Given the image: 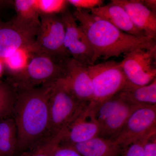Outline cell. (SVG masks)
<instances>
[{"label":"cell","mask_w":156,"mask_h":156,"mask_svg":"<svg viewBox=\"0 0 156 156\" xmlns=\"http://www.w3.org/2000/svg\"><path fill=\"white\" fill-rule=\"evenodd\" d=\"M54 83L20 89L13 114L17 151L32 150L50 137L49 101Z\"/></svg>","instance_id":"1"},{"label":"cell","mask_w":156,"mask_h":156,"mask_svg":"<svg viewBox=\"0 0 156 156\" xmlns=\"http://www.w3.org/2000/svg\"><path fill=\"white\" fill-rule=\"evenodd\" d=\"M73 14L83 29L93 50L92 65L98 58L107 60L136 49L156 50V40L123 32L88 10L76 9Z\"/></svg>","instance_id":"2"},{"label":"cell","mask_w":156,"mask_h":156,"mask_svg":"<svg viewBox=\"0 0 156 156\" xmlns=\"http://www.w3.org/2000/svg\"><path fill=\"white\" fill-rule=\"evenodd\" d=\"M92 80L93 98L90 103L95 108L119 93L128 83L120 62L108 61L87 66Z\"/></svg>","instance_id":"3"},{"label":"cell","mask_w":156,"mask_h":156,"mask_svg":"<svg viewBox=\"0 0 156 156\" xmlns=\"http://www.w3.org/2000/svg\"><path fill=\"white\" fill-rule=\"evenodd\" d=\"M64 73L63 62L47 54L36 53L25 69L13 76L12 81L14 86L19 89L33 88L54 83Z\"/></svg>","instance_id":"4"},{"label":"cell","mask_w":156,"mask_h":156,"mask_svg":"<svg viewBox=\"0 0 156 156\" xmlns=\"http://www.w3.org/2000/svg\"><path fill=\"white\" fill-rule=\"evenodd\" d=\"M87 105L77 100L60 79L54 82L49 101L50 137L69 126Z\"/></svg>","instance_id":"5"},{"label":"cell","mask_w":156,"mask_h":156,"mask_svg":"<svg viewBox=\"0 0 156 156\" xmlns=\"http://www.w3.org/2000/svg\"><path fill=\"white\" fill-rule=\"evenodd\" d=\"M40 18L34 43L36 53L47 54L62 62L71 58L65 47V29L60 17L40 14Z\"/></svg>","instance_id":"6"},{"label":"cell","mask_w":156,"mask_h":156,"mask_svg":"<svg viewBox=\"0 0 156 156\" xmlns=\"http://www.w3.org/2000/svg\"><path fill=\"white\" fill-rule=\"evenodd\" d=\"M156 50L136 49L124 54L120 62L126 80L136 86L150 83L156 76Z\"/></svg>","instance_id":"7"},{"label":"cell","mask_w":156,"mask_h":156,"mask_svg":"<svg viewBox=\"0 0 156 156\" xmlns=\"http://www.w3.org/2000/svg\"><path fill=\"white\" fill-rule=\"evenodd\" d=\"M156 130V105L136 109L128 118L122 131L114 140L123 149Z\"/></svg>","instance_id":"8"},{"label":"cell","mask_w":156,"mask_h":156,"mask_svg":"<svg viewBox=\"0 0 156 156\" xmlns=\"http://www.w3.org/2000/svg\"><path fill=\"white\" fill-rule=\"evenodd\" d=\"M60 17L65 29V47L71 58L86 66L92 65L93 50L73 13L66 11L62 13Z\"/></svg>","instance_id":"9"},{"label":"cell","mask_w":156,"mask_h":156,"mask_svg":"<svg viewBox=\"0 0 156 156\" xmlns=\"http://www.w3.org/2000/svg\"><path fill=\"white\" fill-rule=\"evenodd\" d=\"M63 65L64 75L59 79L77 100L88 104L93 98V87L87 66L71 57Z\"/></svg>","instance_id":"10"},{"label":"cell","mask_w":156,"mask_h":156,"mask_svg":"<svg viewBox=\"0 0 156 156\" xmlns=\"http://www.w3.org/2000/svg\"><path fill=\"white\" fill-rule=\"evenodd\" d=\"M95 113V108L88 104L68 126L66 136L62 143L74 144L98 136L100 126Z\"/></svg>","instance_id":"11"},{"label":"cell","mask_w":156,"mask_h":156,"mask_svg":"<svg viewBox=\"0 0 156 156\" xmlns=\"http://www.w3.org/2000/svg\"><path fill=\"white\" fill-rule=\"evenodd\" d=\"M126 10L137 29L149 38L156 40V14L147 9L140 0H113Z\"/></svg>","instance_id":"12"},{"label":"cell","mask_w":156,"mask_h":156,"mask_svg":"<svg viewBox=\"0 0 156 156\" xmlns=\"http://www.w3.org/2000/svg\"><path fill=\"white\" fill-rule=\"evenodd\" d=\"M36 36L12 22L0 28V58L9 57L20 48L34 47Z\"/></svg>","instance_id":"13"},{"label":"cell","mask_w":156,"mask_h":156,"mask_svg":"<svg viewBox=\"0 0 156 156\" xmlns=\"http://www.w3.org/2000/svg\"><path fill=\"white\" fill-rule=\"evenodd\" d=\"M90 11L92 14L105 20L123 32L140 37H146L135 27L126 10L113 0L105 5L91 9Z\"/></svg>","instance_id":"14"},{"label":"cell","mask_w":156,"mask_h":156,"mask_svg":"<svg viewBox=\"0 0 156 156\" xmlns=\"http://www.w3.org/2000/svg\"><path fill=\"white\" fill-rule=\"evenodd\" d=\"M144 106L145 105L133 103L126 101L122 106L100 125V131L98 136L110 140H115L131 114L136 109Z\"/></svg>","instance_id":"15"},{"label":"cell","mask_w":156,"mask_h":156,"mask_svg":"<svg viewBox=\"0 0 156 156\" xmlns=\"http://www.w3.org/2000/svg\"><path fill=\"white\" fill-rule=\"evenodd\" d=\"M14 5L16 16L12 22L20 28L36 35L41 25L37 0H16Z\"/></svg>","instance_id":"16"},{"label":"cell","mask_w":156,"mask_h":156,"mask_svg":"<svg viewBox=\"0 0 156 156\" xmlns=\"http://www.w3.org/2000/svg\"><path fill=\"white\" fill-rule=\"evenodd\" d=\"M70 145L82 156H123L124 153L123 148L114 140L99 136Z\"/></svg>","instance_id":"17"},{"label":"cell","mask_w":156,"mask_h":156,"mask_svg":"<svg viewBox=\"0 0 156 156\" xmlns=\"http://www.w3.org/2000/svg\"><path fill=\"white\" fill-rule=\"evenodd\" d=\"M118 94L129 102L141 105H156V79L143 86H136L127 83Z\"/></svg>","instance_id":"18"},{"label":"cell","mask_w":156,"mask_h":156,"mask_svg":"<svg viewBox=\"0 0 156 156\" xmlns=\"http://www.w3.org/2000/svg\"><path fill=\"white\" fill-rule=\"evenodd\" d=\"M17 129L14 120L0 122V156H14L17 151Z\"/></svg>","instance_id":"19"},{"label":"cell","mask_w":156,"mask_h":156,"mask_svg":"<svg viewBox=\"0 0 156 156\" xmlns=\"http://www.w3.org/2000/svg\"><path fill=\"white\" fill-rule=\"evenodd\" d=\"M34 53V46L18 49L11 56L3 59L4 66L13 76H17L25 69Z\"/></svg>","instance_id":"20"},{"label":"cell","mask_w":156,"mask_h":156,"mask_svg":"<svg viewBox=\"0 0 156 156\" xmlns=\"http://www.w3.org/2000/svg\"><path fill=\"white\" fill-rule=\"evenodd\" d=\"M16 95L13 86L0 83V119L13 114Z\"/></svg>","instance_id":"21"},{"label":"cell","mask_w":156,"mask_h":156,"mask_svg":"<svg viewBox=\"0 0 156 156\" xmlns=\"http://www.w3.org/2000/svg\"><path fill=\"white\" fill-rule=\"evenodd\" d=\"M66 127L30 151L27 156H53L56 148L64 140L67 134Z\"/></svg>","instance_id":"22"},{"label":"cell","mask_w":156,"mask_h":156,"mask_svg":"<svg viewBox=\"0 0 156 156\" xmlns=\"http://www.w3.org/2000/svg\"><path fill=\"white\" fill-rule=\"evenodd\" d=\"M126 101L118 93L100 104L95 108V113L96 119L100 126Z\"/></svg>","instance_id":"23"},{"label":"cell","mask_w":156,"mask_h":156,"mask_svg":"<svg viewBox=\"0 0 156 156\" xmlns=\"http://www.w3.org/2000/svg\"><path fill=\"white\" fill-rule=\"evenodd\" d=\"M68 3L65 0H37V5L40 14L56 15L66 11Z\"/></svg>","instance_id":"24"},{"label":"cell","mask_w":156,"mask_h":156,"mask_svg":"<svg viewBox=\"0 0 156 156\" xmlns=\"http://www.w3.org/2000/svg\"><path fill=\"white\" fill-rule=\"evenodd\" d=\"M147 141V139L143 137L128 145L124 149L123 156H143L144 147Z\"/></svg>","instance_id":"25"},{"label":"cell","mask_w":156,"mask_h":156,"mask_svg":"<svg viewBox=\"0 0 156 156\" xmlns=\"http://www.w3.org/2000/svg\"><path fill=\"white\" fill-rule=\"evenodd\" d=\"M68 4L76 9L91 10L103 5L104 1L102 0H68Z\"/></svg>","instance_id":"26"},{"label":"cell","mask_w":156,"mask_h":156,"mask_svg":"<svg viewBox=\"0 0 156 156\" xmlns=\"http://www.w3.org/2000/svg\"><path fill=\"white\" fill-rule=\"evenodd\" d=\"M53 156H82L70 145L61 143L55 149Z\"/></svg>","instance_id":"27"},{"label":"cell","mask_w":156,"mask_h":156,"mask_svg":"<svg viewBox=\"0 0 156 156\" xmlns=\"http://www.w3.org/2000/svg\"><path fill=\"white\" fill-rule=\"evenodd\" d=\"M143 156H156V134L151 136L146 143Z\"/></svg>","instance_id":"28"},{"label":"cell","mask_w":156,"mask_h":156,"mask_svg":"<svg viewBox=\"0 0 156 156\" xmlns=\"http://www.w3.org/2000/svg\"><path fill=\"white\" fill-rule=\"evenodd\" d=\"M144 5L151 11L156 14V1L155 0L142 1Z\"/></svg>","instance_id":"29"},{"label":"cell","mask_w":156,"mask_h":156,"mask_svg":"<svg viewBox=\"0 0 156 156\" xmlns=\"http://www.w3.org/2000/svg\"><path fill=\"white\" fill-rule=\"evenodd\" d=\"M11 1H0V8L7 7L11 5V3H13Z\"/></svg>","instance_id":"30"},{"label":"cell","mask_w":156,"mask_h":156,"mask_svg":"<svg viewBox=\"0 0 156 156\" xmlns=\"http://www.w3.org/2000/svg\"><path fill=\"white\" fill-rule=\"evenodd\" d=\"M4 67H5V66H4L3 59L0 58V78H1L2 75Z\"/></svg>","instance_id":"31"}]
</instances>
